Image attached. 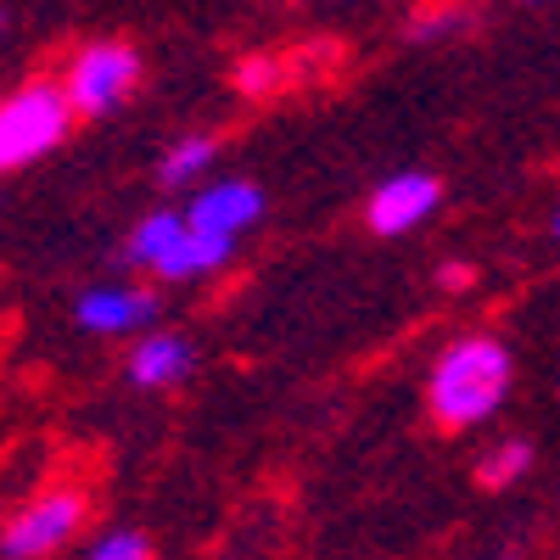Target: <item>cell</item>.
<instances>
[{
	"instance_id": "17",
	"label": "cell",
	"mask_w": 560,
	"mask_h": 560,
	"mask_svg": "<svg viewBox=\"0 0 560 560\" xmlns=\"http://www.w3.org/2000/svg\"><path fill=\"white\" fill-rule=\"evenodd\" d=\"M555 242H560V213H555Z\"/></svg>"
},
{
	"instance_id": "9",
	"label": "cell",
	"mask_w": 560,
	"mask_h": 560,
	"mask_svg": "<svg viewBox=\"0 0 560 560\" xmlns=\"http://www.w3.org/2000/svg\"><path fill=\"white\" fill-rule=\"evenodd\" d=\"M185 213H174V208H158V213H147L135 230H129V242H124V258L129 264H140V269H158L179 242H185Z\"/></svg>"
},
{
	"instance_id": "12",
	"label": "cell",
	"mask_w": 560,
	"mask_h": 560,
	"mask_svg": "<svg viewBox=\"0 0 560 560\" xmlns=\"http://www.w3.org/2000/svg\"><path fill=\"white\" fill-rule=\"evenodd\" d=\"M533 465V443L527 438H510V443H499V448H488L482 459H477V488H510L522 471Z\"/></svg>"
},
{
	"instance_id": "11",
	"label": "cell",
	"mask_w": 560,
	"mask_h": 560,
	"mask_svg": "<svg viewBox=\"0 0 560 560\" xmlns=\"http://www.w3.org/2000/svg\"><path fill=\"white\" fill-rule=\"evenodd\" d=\"M213 158H219V140H213V135H185V140H174V147L163 152L158 179H163V185H191L197 174H208Z\"/></svg>"
},
{
	"instance_id": "5",
	"label": "cell",
	"mask_w": 560,
	"mask_h": 560,
	"mask_svg": "<svg viewBox=\"0 0 560 560\" xmlns=\"http://www.w3.org/2000/svg\"><path fill=\"white\" fill-rule=\"evenodd\" d=\"M438 202H443V179L438 174H420V168H404V174L382 179L376 191H370L364 219H370L376 236H409L415 224H427L438 213Z\"/></svg>"
},
{
	"instance_id": "4",
	"label": "cell",
	"mask_w": 560,
	"mask_h": 560,
	"mask_svg": "<svg viewBox=\"0 0 560 560\" xmlns=\"http://www.w3.org/2000/svg\"><path fill=\"white\" fill-rule=\"evenodd\" d=\"M84 516H90V499L79 488H51V493L28 499L7 522V533H0V555L7 560H45V555H57L62 544H73Z\"/></svg>"
},
{
	"instance_id": "14",
	"label": "cell",
	"mask_w": 560,
	"mask_h": 560,
	"mask_svg": "<svg viewBox=\"0 0 560 560\" xmlns=\"http://www.w3.org/2000/svg\"><path fill=\"white\" fill-rule=\"evenodd\" d=\"M275 84H280V62L275 57H247L236 68V90H247V96H269Z\"/></svg>"
},
{
	"instance_id": "6",
	"label": "cell",
	"mask_w": 560,
	"mask_h": 560,
	"mask_svg": "<svg viewBox=\"0 0 560 560\" xmlns=\"http://www.w3.org/2000/svg\"><path fill=\"white\" fill-rule=\"evenodd\" d=\"M264 219V191L253 179H219V185H202L185 208V224L202 230V236H224L236 242L242 230H253Z\"/></svg>"
},
{
	"instance_id": "16",
	"label": "cell",
	"mask_w": 560,
	"mask_h": 560,
	"mask_svg": "<svg viewBox=\"0 0 560 560\" xmlns=\"http://www.w3.org/2000/svg\"><path fill=\"white\" fill-rule=\"evenodd\" d=\"M438 280H443L448 292H454V287H471V269H465V264H448V269H443Z\"/></svg>"
},
{
	"instance_id": "7",
	"label": "cell",
	"mask_w": 560,
	"mask_h": 560,
	"mask_svg": "<svg viewBox=\"0 0 560 560\" xmlns=\"http://www.w3.org/2000/svg\"><path fill=\"white\" fill-rule=\"evenodd\" d=\"M73 319L90 337H129V331H147L158 319V298L147 287H90L73 303Z\"/></svg>"
},
{
	"instance_id": "13",
	"label": "cell",
	"mask_w": 560,
	"mask_h": 560,
	"mask_svg": "<svg viewBox=\"0 0 560 560\" xmlns=\"http://www.w3.org/2000/svg\"><path fill=\"white\" fill-rule=\"evenodd\" d=\"M84 560H152V538L135 533V527H118V533H107L96 549H90Z\"/></svg>"
},
{
	"instance_id": "15",
	"label": "cell",
	"mask_w": 560,
	"mask_h": 560,
	"mask_svg": "<svg viewBox=\"0 0 560 560\" xmlns=\"http://www.w3.org/2000/svg\"><path fill=\"white\" fill-rule=\"evenodd\" d=\"M465 23V12L459 7H448V12H432V18H415V39H432V34H454Z\"/></svg>"
},
{
	"instance_id": "1",
	"label": "cell",
	"mask_w": 560,
	"mask_h": 560,
	"mask_svg": "<svg viewBox=\"0 0 560 560\" xmlns=\"http://www.w3.org/2000/svg\"><path fill=\"white\" fill-rule=\"evenodd\" d=\"M510 348L488 331H471L438 353L432 376H427V409L443 432H465V427H482V420L504 404L510 393Z\"/></svg>"
},
{
	"instance_id": "3",
	"label": "cell",
	"mask_w": 560,
	"mask_h": 560,
	"mask_svg": "<svg viewBox=\"0 0 560 560\" xmlns=\"http://www.w3.org/2000/svg\"><path fill=\"white\" fill-rule=\"evenodd\" d=\"M140 84V51L124 39H90L68 57V73H62V90H68V107L73 118H102L113 113L118 102L135 96Z\"/></svg>"
},
{
	"instance_id": "2",
	"label": "cell",
	"mask_w": 560,
	"mask_h": 560,
	"mask_svg": "<svg viewBox=\"0 0 560 560\" xmlns=\"http://www.w3.org/2000/svg\"><path fill=\"white\" fill-rule=\"evenodd\" d=\"M68 124H73V107H68L62 79H34V84L12 90L0 102V174H12V168L45 158L51 147H62Z\"/></svg>"
},
{
	"instance_id": "8",
	"label": "cell",
	"mask_w": 560,
	"mask_h": 560,
	"mask_svg": "<svg viewBox=\"0 0 560 560\" xmlns=\"http://www.w3.org/2000/svg\"><path fill=\"white\" fill-rule=\"evenodd\" d=\"M191 342H185L179 331H152L147 342L129 348V382L135 387H179L185 376H191Z\"/></svg>"
},
{
	"instance_id": "10",
	"label": "cell",
	"mask_w": 560,
	"mask_h": 560,
	"mask_svg": "<svg viewBox=\"0 0 560 560\" xmlns=\"http://www.w3.org/2000/svg\"><path fill=\"white\" fill-rule=\"evenodd\" d=\"M230 253H236V242H224V236H202V230H185V242L152 269L158 280H202L213 269L230 264Z\"/></svg>"
}]
</instances>
